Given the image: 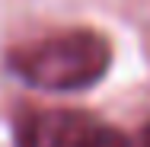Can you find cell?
Segmentation results:
<instances>
[{
	"label": "cell",
	"mask_w": 150,
	"mask_h": 147,
	"mask_svg": "<svg viewBox=\"0 0 150 147\" xmlns=\"http://www.w3.org/2000/svg\"><path fill=\"white\" fill-rule=\"evenodd\" d=\"M6 64L26 83L42 89H86L99 83L112 64V45L96 29H64L16 45Z\"/></svg>",
	"instance_id": "6da1fadb"
},
{
	"label": "cell",
	"mask_w": 150,
	"mask_h": 147,
	"mask_svg": "<svg viewBox=\"0 0 150 147\" xmlns=\"http://www.w3.org/2000/svg\"><path fill=\"white\" fill-rule=\"evenodd\" d=\"M70 147H131V144H128V138L121 134L118 128H112V125H105V121L90 118Z\"/></svg>",
	"instance_id": "3957f363"
},
{
	"label": "cell",
	"mask_w": 150,
	"mask_h": 147,
	"mask_svg": "<svg viewBox=\"0 0 150 147\" xmlns=\"http://www.w3.org/2000/svg\"><path fill=\"white\" fill-rule=\"evenodd\" d=\"M90 115L77 109H23L16 118V147H70Z\"/></svg>",
	"instance_id": "7a4b0ae2"
},
{
	"label": "cell",
	"mask_w": 150,
	"mask_h": 147,
	"mask_svg": "<svg viewBox=\"0 0 150 147\" xmlns=\"http://www.w3.org/2000/svg\"><path fill=\"white\" fill-rule=\"evenodd\" d=\"M137 147H150V121L141 128V134H137Z\"/></svg>",
	"instance_id": "277c9868"
}]
</instances>
